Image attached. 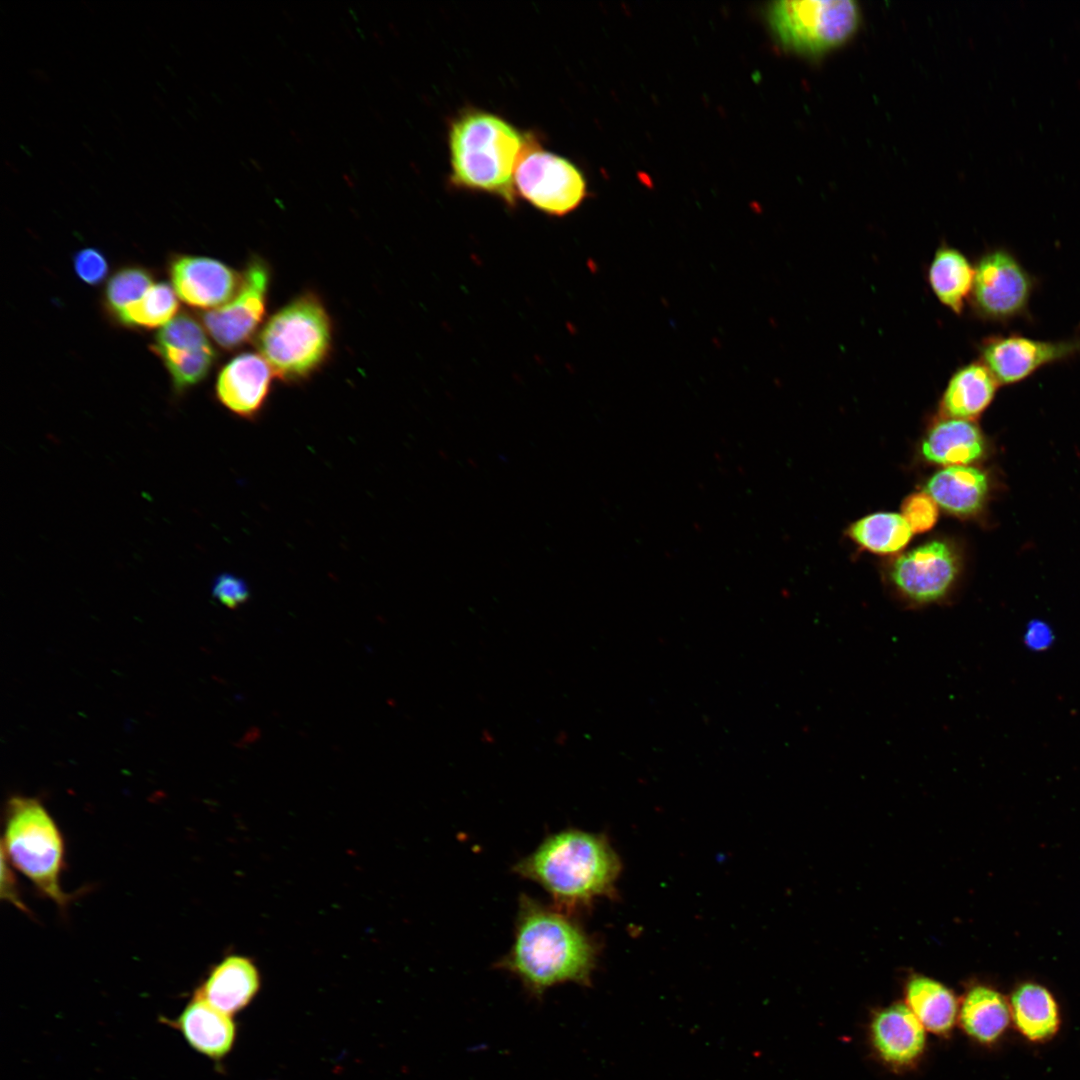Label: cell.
I'll use <instances>...</instances> for the list:
<instances>
[{"label":"cell","mask_w":1080,"mask_h":1080,"mask_svg":"<svg viewBox=\"0 0 1080 1080\" xmlns=\"http://www.w3.org/2000/svg\"><path fill=\"white\" fill-rule=\"evenodd\" d=\"M154 284L149 270L139 265L124 266L109 278L104 290L106 309L116 316L139 300Z\"/></svg>","instance_id":"obj_27"},{"label":"cell","mask_w":1080,"mask_h":1080,"mask_svg":"<svg viewBox=\"0 0 1080 1080\" xmlns=\"http://www.w3.org/2000/svg\"><path fill=\"white\" fill-rule=\"evenodd\" d=\"M998 385L981 361L964 365L951 375L944 389L941 412L948 418L966 420L978 416L993 400Z\"/></svg>","instance_id":"obj_18"},{"label":"cell","mask_w":1080,"mask_h":1080,"mask_svg":"<svg viewBox=\"0 0 1080 1080\" xmlns=\"http://www.w3.org/2000/svg\"><path fill=\"white\" fill-rule=\"evenodd\" d=\"M974 268L970 303L979 317L1003 321L1024 312L1032 279L1011 253L1004 249L989 251Z\"/></svg>","instance_id":"obj_8"},{"label":"cell","mask_w":1080,"mask_h":1080,"mask_svg":"<svg viewBox=\"0 0 1080 1080\" xmlns=\"http://www.w3.org/2000/svg\"><path fill=\"white\" fill-rule=\"evenodd\" d=\"M958 574V558L950 545L931 541L900 556L890 570L898 594L915 605L944 599Z\"/></svg>","instance_id":"obj_10"},{"label":"cell","mask_w":1080,"mask_h":1080,"mask_svg":"<svg viewBox=\"0 0 1080 1080\" xmlns=\"http://www.w3.org/2000/svg\"><path fill=\"white\" fill-rule=\"evenodd\" d=\"M172 285L154 283L136 302L122 310L116 319L127 327L157 328L175 318L179 303Z\"/></svg>","instance_id":"obj_25"},{"label":"cell","mask_w":1080,"mask_h":1080,"mask_svg":"<svg viewBox=\"0 0 1080 1080\" xmlns=\"http://www.w3.org/2000/svg\"><path fill=\"white\" fill-rule=\"evenodd\" d=\"M1055 635L1048 623L1034 619L1025 629L1023 641L1025 646L1032 651H1043L1052 646Z\"/></svg>","instance_id":"obj_32"},{"label":"cell","mask_w":1080,"mask_h":1080,"mask_svg":"<svg viewBox=\"0 0 1080 1080\" xmlns=\"http://www.w3.org/2000/svg\"><path fill=\"white\" fill-rule=\"evenodd\" d=\"M975 268L958 249L940 245L928 268V283L939 302L961 314L970 298Z\"/></svg>","instance_id":"obj_22"},{"label":"cell","mask_w":1080,"mask_h":1080,"mask_svg":"<svg viewBox=\"0 0 1080 1080\" xmlns=\"http://www.w3.org/2000/svg\"><path fill=\"white\" fill-rule=\"evenodd\" d=\"M872 1045L888 1065L914 1064L926 1046V1029L905 1003H895L878 1011L870 1024Z\"/></svg>","instance_id":"obj_14"},{"label":"cell","mask_w":1080,"mask_h":1080,"mask_svg":"<svg viewBox=\"0 0 1080 1080\" xmlns=\"http://www.w3.org/2000/svg\"><path fill=\"white\" fill-rule=\"evenodd\" d=\"M905 999V1004L926 1031L933 1034L949 1033L958 1020L959 1004L954 993L932 978H911L906 986Z\"/></svg>","instance_id":"obj_23"},{"label":"cell","mask_w":1080,"mask_h":1080,"mask_svg":"<svg viewBox=\"0 0 1080 1080\" xmlns=\"http://www.w3.org/2000/svg\"><path fill=\"white\" fill-rule=\"evenodd\" d=\"M259 987L255 964L246 957L231 955L209 972L194 996L232 1016L250 1004Z\"/></svg>","instance_id":"obj_16"},{"label":"cell","mask_w":1080,"mask_h":1080,"mask_svg":"<svg viewBox=\"0 0 1080 1080\" xmlns=\"http://www.w3.org/2000/svg\"><path fill=\"white\" fill-rule=\"evenodd\" d=\"M1011 1023L1026 1040L1042 1043L1052 1039L1061 1026L1058 1003L1044 986L1026 982L1015 988L1010 1000Z\"/></svg>","instance_id":"obj_17"},{"label":"cell","mask_w":1080,"mask_h":1080,"mask_svg":"<svg viewBox=\"0 0 1080 1080\" xmlns=\"http://www.w3.org/2000/svg\"><path fill=\"white\" fill-rule=\"evenodd\" d=\"M981 362L999 384L1022 381L1042 366L1080 354V339L1042 341L1019 335L991 336L979 346Z\"/></svg>","instance_id":"obj_11"},{"label":"cell","mask_w":1080,"mask_h":1080,"mask_svg":"<svg viewBox=\"0 0 1080 1080\" xmlns=\"http://www.w3.org/2000/svg\"><path fill=\"white\" fill-rule=\"evenodd\" d=\"M598 951L575 916L521 894L512 945L495 967L516 977L540 1000L557 985L589 986Z\"/></svg>","instance_id":"obj_1"},{"label":"cell","mask_w":1080,"mask_h":1080,"mask_svg":"<svg viewBox=\"0 0 1080 1080\" xmlns=\"http://www.w3.org/2000/svg\"><path fill=\"white\" fill-rule=\"evenodd\" d=\"M166 1022L181 1032L190 1047L213 1060L228 1055L236 1040L232 1016L196 996L176 1019Z\"/></svg>","instance_id":"obj_15"},{"label":"cell","mask_w":1080,"mask_h":1080,"mask_svg":"<svg viewBox=\"0 0 1080 1080\" xmlns=\"http://www.w3.org/2000/svg\"><path fill=\"white\" fill-rule=\"evenodd\" d=\"M73 268L78 278L90 286L101 284L109 272L104 254L97 248H83L73 256Z\"/></svg>","instance_id":"obj_30"},{"label":"cell","mask_w":1080,"mask_h":1080,"mask_svg":"<svg viewBox=\"0 0 1080 1080\" xmlns=\"http://www.w3.org/2000/svg\"><path fill=\"white\" fill-rule=\"evenodd\" d=\"M620 869L604 835L575 828L548 835L512 867L519 877L540 885L556 909L573 916L595 899L612 895Z\"/></svg>","instance_id":"obj_2"},{"label":"cell","mask_w":1080,"mask_h":1080,"mask_svg":"<svg viewBox=\"0 0 1080 1080\" xmlns=\"http://www.w3.org/2000/svg\"><path fill=\"white\" fill-rule=\"evenodd\" d=\"M515 189L537 209L564 216L585 199L583 173L568 159L542 150L531 141L515 172Z\"/></svg>","instance_id":"obj_7"},{"label":"cell","mask_w":1080,"mask_h":1080,"mask_svg":"<svg viewBox=\"0 0 1080 1080\" xmlns=\"http://www.w3.org/2000/svg\"><path fill=\"white\" fill-rule=\"evenodd\" d=\"M988 490L987 478L969 466H949L934 474L925 486L926 493L945 510L970 515L983 505Z\"/></svg>","instance_id":"obj_21"},{"label":"cell","mask_w":1080,"mask_h":1080,"mask_svg":"<svg viewBox=\"0 0 1080 1080\" xmlns=\"http://www.w3.org/2000/svg\"><path fill=\"white\" fill-rule=\"evenodd\" d=\"M1 897L25 910L16 888V880L10 869L9 860L1 850Z\"/></svg>","instance_id":"obj_33"},{"label":"cell","mask_w":1080,"mask_h":1080,"mask_svg":"<svg viewBox=\"0 0 1080 1080\" xmlns=\"http://www.w3.org/2000/svg\"><path fill=\"white\" fill-rule=\"evenodd\" d=\"M269 282L268 266L255 258L243 271L240 287L233 298L203 314L202 324L218 346L233 350L256 334L266 313Z\"/></svg>","instance_id":"obj_9"},{"label":"cell","mask_w":1080,"mask_h":1080,"mask_svg":"<svg viewBox=\"0 0 1080 1080\" xmlns=\"http://www.w3.org/2000/svg\"><path fill=\"white\" fill-rule=\"evenodd\" d=\"M151 350L162 360L178 393L204 380L217 357L213 346L201 349L151 346Z\"/></svg>","instance_id":"obj_26"},{"label":"cell","mask_w":1080,"mask_h":1080,"mask_svg":"<svg viewBox=\"0 0 1080 1080\" xmlns=\"http://www.w3.org/2000/svg\"><path fill=\"white\" fill-rule=\"evenodd\" d=\"M2 851L48 898L58 905L68 896L60 885L64 864L61 833L46 808L35 798L14 796L6 806Z\"/></svg>","instance_id":"obj_5"},{"label":"cell","mask_w":1080,"mask_h":1080,"mask_svg":"<svg viewBox=\"0 0 1080 1080\" xmlns=\"http://www.w3.org/2000/svg\"><path fill=\"white\" fill-rule=\"evenodd\" d=\"M256 343L275 375L288 382L301 381L317 371L330 353L331 320L320 299L305 293L267 319Z\"/></svg>","instance_id":"obj_4"},{"label":"cell","mask_w":1080,"mask_h":1080,"mask_svg":"<svg viewBox=\"0 0 1080 1080\" xmlns=\"http://www.w3.org/2000/svg\"><path fill=\"white\" fill-rule=\"evenodd\" d=\"M958 1021L964 1032L981 1044L998 1041L1011 1024L1009 1001L997 990L976 985L963 997Z\"/></svg>","instance_id":"obj_19"},{"label":"cell","mask_w":1080,"mask_h":1080,"mask_svg":"<svg viewBox=\"0 0 1080 1080\" xmlns=\"http://www.w3.org/2000/svg\"><path fill=\"white\" fill-rule=\"evenodd\" d=\"M152 346L201 349L212 345L203 324L188 314H181L158 331Z\"/></svg>","instance_id":"obj_28"},{"label":"cell","mask_w":1080,"mask_h":1080,"mask_svg":"<svg viewBox=\"0 0 1080 1080\" xmlns=\"http://www.w3.org/2000/svg\"><path fill=\"white\" fill-rule=\"evenodd\" d=\"M983 450L984 439L979 428L969 420L958 418L937 422L921 446L926 460L950 466L973 462L982 455Z\"/></svg>","instance_id":"obj_20"},{"label":"cell","mask_w":1080,"mask_h":1080,"mask_svg":"<svg viewBox=\"0 0 1080 1080\" xmlns=\"http://www.w3.org/2000/svg\"><path fill=\"white\" fill-rule=\"evenodd\" d=\"M168 273L183 302L208 311L229 302L242 280V273L217 259L186 254L171 258Z\"/></svg>","instance_id":"obj_12"},{"label":"cell","mask_w":1080,"mask_h":1080,"mask_svg":"<svg viewBox=\"0 0 1080 1080\" xmlns=\"http://www.w3.org/2000/svg\"><path fill=\"white\" fill-rule=\"evenodd\" d=\"M532 140L493 113L479 109L459 113L448 132L450 183L497 196L513 206L515 172Z\"/></svg>","instance_id":"obj_3"},{"label":"cell","mask_w":1080,"mask_h":1080,"mask_svg":"<svg viewBox=\"0 0 1080 1080\" xmlns=\"http://www.w3.org/2000/svg\"><path fill=\"white\" fill-rule=\"evenodd\" d=\"M212 593L220 603L228 608L240 606L249 597L247 584L241 578L231 574L218 576L213 583Z\"/></svg>","instance_id":"obj_31"},{"label":"cell","mask_w":1080,"mask_h":1080,"mask_svg":"<svg viewBox=\"0 0 1080 1080\" xmlns=\"http://www.w3.org/2000/svg\"><path fill=\"white\" fill-rule=\"evenodd\" d=\"M852 0L778 1L769 8V22L783 47L820 56L849 40L860 24Z\"/></svg>","instance_id":"obj_6"},{"label":"cell","mask_w":1080,"mask_h":1080,"mask_svg":"<svg viewBox=\"0 0 1080 1080\" xmlns=\"http://www.w3.org/2000/svg\"><path fill=\"white\" fill-rule=\"evenodd\" d=\"M902 516L912 532H925L936 523L938 517L936 502L927 493L912 494L902 504Z\"/></svg>","instance_id":"obj_29"},{"label":"cell","mask_w":1080,"mask_h":1080,"mask_svg":"<svg viewBox=\"0 0 1080 1080\" xmlns=\"http://www.w3.org/2000/svg\"><path fill=\"white\" fill-rule=\"evenodd\" d=\"M850 537L863 548L889 554L902 550L910 541L912 530L902 515L875 513L855 522Z\"/></svg>","instance_id":"obj_24"},{"label":"cell","mask_w":1080,"mask_h":1080,"mask_svg":"<svg viewBox=\"0 0 1080 1080\" xmlns=\"http://www.w3.org/2000/svg\"><path fill=\"white\" fill-rule=\"evenodd\" d=\"M274 375L260 353L238 354L218 373L217 399L239 416H255L267 399Z\"/></svg>","instance_id":"obj_13"}]
</instances>
